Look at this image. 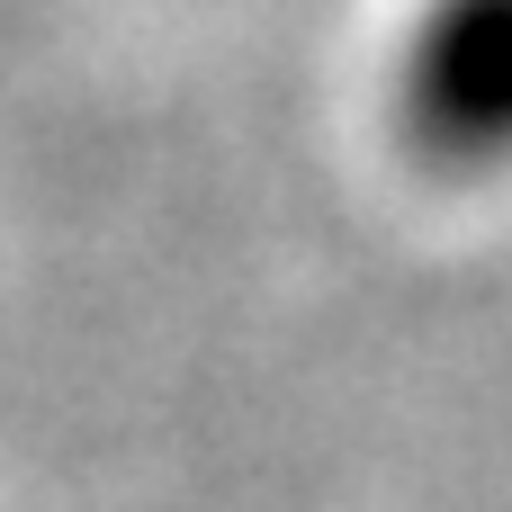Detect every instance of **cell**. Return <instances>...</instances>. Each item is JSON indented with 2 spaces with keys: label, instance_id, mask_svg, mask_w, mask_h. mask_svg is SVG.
Wrapping results in <instances>:
<instances>
[{
  "label": "cell",
  "instance_id": "obj_1",
  "mask_svg": "<svg viewBox=\"0 0 512 512\" xmlns=\"http://www.w3.org/2000/svg\"><path fill=\"white\" fill-rule=\"evenodd\" d=\"M396 135L441 180L512 171V0H423L396 45Z\"/></svg>",
  "mask_w": 512,
  "mask_h": 512
}]
</instances>
